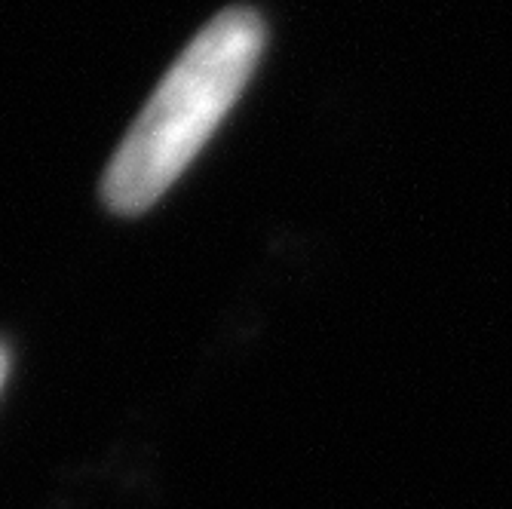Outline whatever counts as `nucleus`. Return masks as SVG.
<instances>
[{
  "label": "nucleus",
  "instance_id": "obj_2",
  "mask_svg": "<svg viewBox=\"0 0 512 509\" xmlns=\"http://www.w3.org/2000/svg\"><path fill=\"white\" fill-rule=\"evenodd\" d=\"M7 375H10V353H7V347H4V344H0V390H4Z\"/></svg>",
  "mask_w": 512,
  "mask_h": 509
},
{
  "label": "nucleus",
  "instance_id": "obj_1",
  "mask_svg": "<svg viewBox=\"0 0 512 509\" xmlns=\"http://www.w3.org/2000/svg\"><path fill=\"white\" fill-rule=\"evenodd\" d=\"M261 50L264 22L249 7L218 13L188 43L102 178V197L114 212H148L172 188L243 96Z\"/></svg>",
  "mask_w": 512,
  "mask_h": 509
}]
</instances>
